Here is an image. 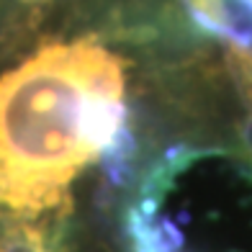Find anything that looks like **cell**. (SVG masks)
I'll return each mask as SVG.
<instances>
[{"mask_svg":"<svg viewBox=\"0 0 252 252\" xmlns=\"http://www.w3.org/2000/svg\"><path fill=\"white\" fill-rule=\"evenodd\" d=\"M116 57L90 41L54 44L0 77V201L21 211L54 206L90 162L85 116L95 95L121 98Z\"/></svg>","mask_w":252,"mask_h":252,"instance_id":"cell-1","label":"cell"}]
</instances>
